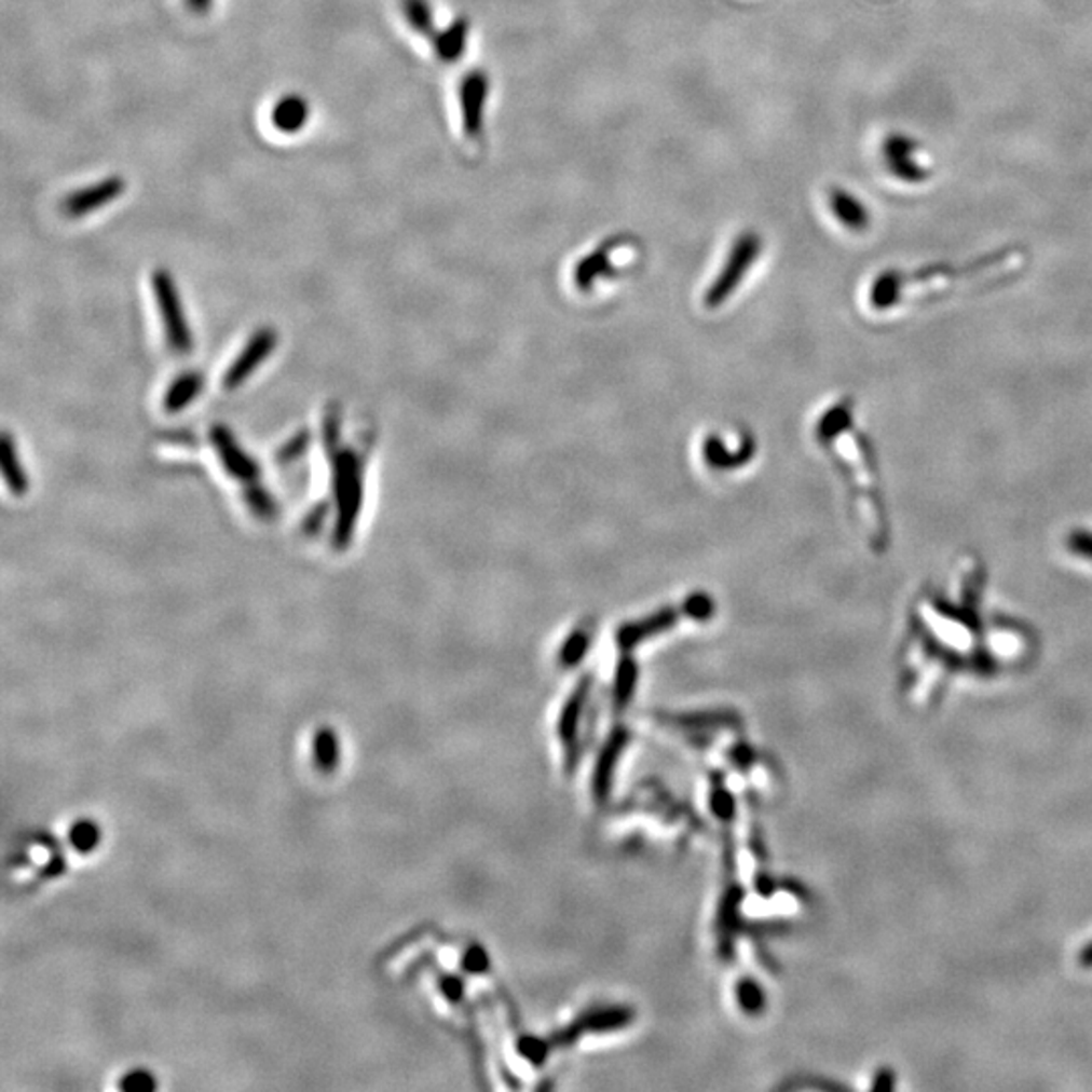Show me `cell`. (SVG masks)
I'll return each mask as SVG.
<instances>
[{
  "mask_svg": "<svg viewBox=\"0 0 1092 1092\" xmlns=\"http://www.w3.org/2000/svg\"><path fill=\"white\" fill-rule=\"evenodd\" d=\"M818 441L830 451L860 534L874 552H884L892 541V529L884 502L881 469L870 439L856 429L850 399L835 402L818 423Z\"/></svg>",
  "mask_w": 1092,
  "mask_h": 1092,
  "instance_id": "1",
  "label": "cell"
},
{
  "mask_svg": "<svg viewBox=\"0 0 1092 1092\" xmlns=\"http://www.w3.org/2000/svg\"><path fill=\"white\" fill-rule=\"evenodd\" d=\"M1022 263L1020 254H996L967 265H934L918 272H886L870 288V305L876 312H897L900 308H915L941 302L961 289H971L981 282L992 279V275H1006L1008 265ZM981 286V288H983Z\"/></svg>",
  "mask_w": 1092,
  "mask_h": 1092,
  "instance_id": "2",
  "label": "cell"
},
{
  "mask_svg": "<svg viewBox=\"0 0 1092 1092\" xmlns=\"http://www.w3.org/2000/svg\"><path fill=\"white\" fill-rule=\"evenodd\" d=\"M761 249H763V242H761V237L756 233L749 231V233L740 235L739 240L733 245L731 254H728L723 272L719 273V277L714 279V284L710 286L707 296H705L707 308H719V305L724 304L735 294V289L739 288L742 277L749 273L751 265L759 258Z\"/></svg>",
  "mask_w": 1092,
  "mask_h": 1092,
  "instance_id": "3",
  "label": "cell"
},
{
  "mask_svg": "<svg viewBox=\"0 0 1092 1092\" xmlns=\"http://www.w3.org/2000/svg\"><path fill=\"white\" fill-rule=\"evenodd\" d=\"M126 191V180L122 177H108L101 178L99 182H94L85 189L80 191H73L71 194H67L64 201H62V213H65L67 217L71 219H78L83 215H90L97 209H104L108 207L113 201H118L122 194Z\"/></svg>",
  "mask_w": 1092,
  "mask_h": 1092,
  "instance_id": "4",
  "label": "cell"
},
{
  "mask_svg": "<svg viewBox=\"0 0 1092 1092\" xmlns=\"http://www.w3.org/2000/svg\"><path fill=\"white\" fill-rule=\"evenodd\" d=\"M152 286H154V296H156V302L161 308L162 316L166 322V330H168V338L170 342L180 349V351H187L189 344H191V337H189V328H187V322H185V314H182V305H180V298H178L177 288H175V282L168 273L164 270H159L152 277Z\"/></svg>",
  "mask_w": 1092,
  "mask_h": 1092,
  "instance_id": "5",
  "label": "cell"
},
{
  "mask_svg": "<svg viewBox=\"0 0 1092 1092\" xmlns=\"http://www.w3.org/2000/svg\"><path fill=\"white\" fill-rule=\"evenodd\" d=\"M356 462L358 460H354L351 455H346L338 462V506H342V522H338V536H342V538L351 536V531H353L351 524H353L354 516L358 515V506H360V469H358Z\"/></svg>",
  "mask_w": 1092,
  "mask_h": 1092,
  "instance_id": "6",
  "label": "cell"
},
{
  "mask_svg": "<svg viewBox=\"0 0 1092 1092\" xmlns=\"http://www.w3.org/2000/svg\"><path fill=\"white\" fill-rule=\"evenodd\" d=\"M488 90H490V80L480 69L469 71L460 85V106H462L464 132L469 138H474L482 132L483 106L488 99Z\"/></svg>",
  "mask_w": 1092,
  "mask_h": 1092,
  "instance_id": "7",
  "label": "cell"
},
{
  "mask_svg": "<svg viewBox=\"0 0 1092 1092\" xmlns=\"http://www.w3.org/2000/svg\"><path fill=\"white\" fill-rule=\"evenodd\" d=\"M915 150V142H911L904 136H892L884 145V159L888 162V168L897 177L909 180V182H920L929 177V173L925 168L920 170V166L913 161Z\"/></svg>",
  "mask_w": 1092,
  "mask_h": 1092,
  "instance_id": "8",
  "label": "cell"
},
{
  "mask_svg": "<svg viewBox=\"0 0 1092 1092\" xmlns=\"http://www.w3.org/2000/svg\"><path fill=\"white\" fill-rule=\"evenodd\" d=\"M270 118H272L273 128L277 129V132H282V134H296V132H300L308 124L310 106H308L304 97L298 96V94H289V96L277 99V104L273 106Z\"/></svg>",
  "mask_w": 1092,
  "mask_h": 1092,
  "instance_id": "9",
  "label": "cell"
},
{
  "mask_svg": "<svg viewBox=\"0 0 1092 1092\" xmlns=\"http://www.w3.org/2000/svg\"><path fill=\"white\" fill-rule=\"evenodd\" d=\"M273 346V335L270 330L261 332L258 337L254 338L249 342V346L245 349V353L235 360V365L231 367V370L226 374V386L227 388H235L237 385H242L243 379L254 372V369L258 367V363H261Z\"/></svg>",
  "mask_w": 1092,
  "mask_h": 1092,
  "instance_id": "10",
  "label": "cell"
},
{
  "mask_svg": "<svg viewBox=\"0 0 1092 1092\" xmlns=\"http://www.w3.org/2000/svg\"><path fill=\"white\" fill-rule=\"evenodd\" d=\"M467 32L469 23L466 18H455L446 31L437 32L434 39L437 57L446 64H455L466 51Z\"/></svg>",
  "mask_w": 1092,
  "mask_h": 1092,
  "instance_id": "11",
  "label": "cell"
},
{
  "mask_svg": "<svg viewBox=\"0 0 1092 1092\" xmlns=\"http://www.w3.org/2000/svg\"><path fill=\"white\" fill-rule=\"evenodd\" d=\"M830 203H832V210H834V215L837 217L840 223H844L851 231L866 229L868 221H870L868 219V210L850 193H846L842 189H835L830 194Z\"/></svg>",
  "mask_w": 1092,
  "mask_h": 1092,
  "instance_id": "12",
  "label": "cell"
},
{
  "mask_svg": "<svg viewBox=\"0 0 1092 1092\" xmlns=\"http://www.w3.org/2000/svg\"><path fill=\"white\" fill-rule=\"evenodd\" d=\"M611 268L610 251L608 249H595L591 256L581 259L575 270V282L578 289H591L595 282L610 275Z\"/></svg>",
  "mask_w": 1092,
  "mask_h": 1092,
  "instance_id": "13",
  "label": "cell"
},
{
  "mask_svg": "<svg viewBox=\"0 0 1092 1092\" xmlns=\"http://www.w3.org/2000/svg\"><path fill=\"white\" fill-rule=\"evenodd\" d=\"M314 761L320 772L332 773L337 769L338 761H340V742H338L337 733L330 726H322L316 731Z\"/></svg>",
  "mask_w": 1092,
  "mask_h": 1092,
  "instance_id": "14",
  "label": "cell"
},
{
  "mask_svg": "<svg viewBox=\"0 0 1092 1092\" xmlns=\"http://www.w3.org/2000/svg\"><path fill=\"white\" fill-rule=\"evenodd\" d=\"M215 439H217V446H219V451H221V460L229 467L231 474L243 476V478H249V476L256 474V466L251 464V460L229 439V435L223 434V432H217Z\"/></svg>",
  "mask_w": 1092,
  "mask_h": 1092,
  "instance_id": "15",
  "label": "cell"
},
{
  "mask_svg": "<svg viewBox=\"0 0 1092 1092\" xmlns=\"http://www.w3.org/2000/svg\"><path fill=\"white\" fill-rule=\"evenodd\" d=\"M69 844L80 854H92L101 844V828L94 819H80L69 830Z\"/></svg>",
  "mask_w": 1092,
  "mask_h": 1092,
  "instance_id": "16",
  "label": "cell"
},
{
  "mask_svg": "<svg viewBox=\"0 0 1092 1092\" xmlns=\"http://www.w3.org/2000/svg\"><path fill=\"white\" fill-rule=\"evenodd\" d=\"M402 15L409 27L419 35L434 32V15L427 0H401Z\"/></svg>",
  "mask_w": 1092,
  "mask_h": 1092,
  "instance_id": "17",
  "label": "cell"
},
{
  "mask_svg": "<svg viewBox=\"0 0 1092 1092\" xmlns=\"http://www.w3.org/2000/svg\"><path fill=\"white\" fill-rule=\"evenodd\" d=\"M120 1089L129 1092H152L159 1089V1080L146 1068H134L120 1080Z\"/></svg>",
  "mask_w": 1092,
  "mask_h": 1092,
  "instance_id": "18",
  "label": "cell"
},
{
  "mask_svg": "<svg viewBox=\"0 0 1092 1092\" xmlns=\"http://www.w3.org/2000/svg\"><path fill=\"white\" fill-rule=\"evenodd\" d=\"M4 476H6V482L11 483V488L15 492H23L25 490L27 480H25V474L21 469V464H18V458H15V448H13V443L9 439L4 443Z\"/></svg>",
  "mask_w": 1092,
  "mask_h": 1092,
  "instance_id": "19",
  "label": "cell"
},
{
  "mask_svg": "<svg viewBox=\"0 0 1092 1092\" xmlns=\"http://www.w3.org/2000/svg\"><path fill=\"white\" fill-rule=\"evenodd\" d=\"M199 386H201V381H199V379H194V377H189V379L180 381V383H177V385L170 388L168 399H166V407H168V409H180V407H185V405L191 401L194 395L199 393Z\"/></svg>",
  "mask_w": 1092,
  "mask_h": 1092,
  "instance_id": "20",
  "label": "cell"
},
{
  "mask_svg": "<svg viewBox=\"0 0 1092 1092\" xmlns=\"http://www.w3.org/2000/svg\"><path fill=\"white\" fill-rule=\"evenodd\" d=\"M1066 546L1068 550L1082 559V561L1092 562V531H1073L1066 536Z\"/></svg>",
  "mask_w": 1092,
  "mask_h": 1092,
  "instance_id": "21",
  "label": "cell"
},
{
  "mask_svg": "<svg viewBox=\"0 0 1092 1092\" xmlns=\"http://www.w3.org/2000/svg\"><path fill=\"white\" fill-rule=\"evenodd\" d=\"M185 4L193 15H207L213 6V0H185Z\"/></svg>",
  "mask_w": 1092,
  "mask_h": 1092,
  "instance_id": "22",
  "label": "cell"
},
{
  "mask_svg": "<svg viewBox=\"0 0 1092 1092\" xmlns=\"http://www.w3.org/2000/svg\"><path fill=\"white\" fill-rule=\"evenodd\" d=\"M1082 965H1092V945L1087 948V953H1082Z\"/></svg>",
  "mask_w": 1092,
  "mask_h": 1092,
  "instance_id": "23",
  "label": "cell"
}]
</instances>
